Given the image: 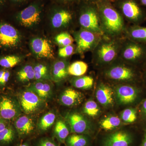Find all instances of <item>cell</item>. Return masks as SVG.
I'll return each instance as SVG.
<instances>
[{"instance_id": "cell-1", "label": "cell", "mask_w": 146, "mask_h": 146, "mask_svg": "<svg viewBox=\"0 0 146 146\" xmlns=\"http://www.w3.org/2000/svg\"><path fill=\"white\" fill-rule=\"evenodd\" d=\"M102 30L105 36L116 37L123 36L127 26L119 10L109 0H104L97 5Z\"/></svg>"}, {"instance_id": "cell-2", "label": "cell", "mask_w": 146, "mask_h": 146, "mask_svg": "<svg viewBox=\"0 0 146 146\" xmlns=\"http://www.w3.org/2000/svg\"><path fill=\"white\" fill-rule=\"evenodd\" d=\"M124 39V36L112 37L104 35L92 52L94 64L104 68L117 60Z\"/></svg>"}, {"instance_id": "cell-3", "label": "cell", "mask_w": 146, "mask_h": 146, "mask_svg": "<svg viewBox=\"0 0 146 146\" xmlns=\"http://www.w3.org/2000/svg\"><path fill=\"white\" fill-rule=\"evenodd\" d=\"M103 75L106 78L120 82H135L139 76L136 67L125 63L119 59L104 68Z\"/></svg>"}, {"instance_id": "cell-4", "label": "cell", "mask_w": 146, "mask_h": 146, "mask_svg": "<svg viewBox=\"0 0 146 146\" xmlns=\"http://www.w3.org/2000/svg\"><path fill=\"white\" fill-rule=\"evenodd\" d=\"M118 59L137 67L146 63V44L125 38L123 42Z\"/></svg>"}, {"instance_id": "cell-5", "label": "cell", "mask_w": 146, "mask_h": 146, "mask_svg": "<svg viewBox=\"0 0 146 146\" xmlns=\"http://www.w3.org/2000/svg\"><path fill=\"white\" fill-rule=\"evenodd\" d=\"M118 7L125 21L131 25H138L146 21V11L138 0H121Z\"/></svg>"}, {"instance_id": "cell-6", "label": "cell", "mask_w": 146, "mask_h": 146, "mask_svg": "<svg viewBox=\"0 0 146 146\" xmlns=\"http://www.w3.org/2000/svg\"><path fill=\"white\" fill-rule=\"evenodd\" d=\"M78 21L81 29L104 35L97 5L84 3L80 11Z\"/></svg>"}, {"instance_id": "cell-7", "label": "cell", "mask_w": 146, "mask_h": 146, "mask_svg": "<svg viewBox=\"0 0 146 146\" xmlns=\"http://www.w3.org/2000/svg\"><path fill=\"white\" fill-rule=\"evenodd\" d=\"M23 112L16 96L5 92L0 96V118L12 123Z\"/></svg>"}, {"instance_id": "cell-8", "label": "cell", "mask_w": 146, "mask_h": 146, "mask_svg": "<svg viewBox=\"0 0 146 146\" xmlns=\"http://www.w3.org/2000/svg\"><path fill=\"white\" fill-rule=\"evenodd\" d=\"M73 35L76 44L75 52L81 55L92 52L103 36L82 29L75 32Z\"/></svg>"}, {"instance_id": "cell-9", "label": "cell", "mask_w": 146, "mask_h": 146, "mask_svg": "<svg viewBox=\"0 0 146 146\" xmlns=\"http://www.w3.org/2000/svg\"><path fill=\"white\" fill-rule=\"evenodd\" d=\"M21 41V34L15 27L5 21H0V51L14 50Z\"/></svg>"}, {"instance_id": "cell-10", "label": "cell", "mask_w": 146, "mask_h": 146, "mask_svg": "<svg viewBox=\"0 0 146 146\" xmlns=\"http://www.w3.org/2000/svg\"><path fill=\"white\" fill-rule=\"evenodd\" d=\"M16 97L22 111L26 115L35 114L45 107L46 102L42 100L33 92L27 89L18 92Z\"/></svg>"}, {"instance_id": "cell-11", "label": "cell", "mask_w": 146, "mask_h": 146, "mask_svg": "<svg viewBox=\"0 0 146 146\" xmlns=\"http://www.w3.org/2000/svg\"><path fill=\"white\" fill-rule=\"evenodd\" d=\"M65 120L72 133L86 135L92 132L91 123L83 115L79 112H69L66 115Z\"/></svg>"}, {"instance_id": "cell-12", "label": "cell", "mask_w": 146, "mask_h": 146, "mask_svg": "<svg viewBox=\"0 0 146 146\" xmlns=\"http://www.w3.org/2000/svg\"><path fill=\"white\" fill-rule=\"evenodd\" d=\"M135 136L127 130H118L105 136L102 142V146H133Z\"/></svg>"}, {"instance_id": "cell-13", "label": "cell", "mask_w": 146, "mask_h": 146, "mask_svg": "<svg viewBox=\"0 0 146 146\" xmlns=\"http://www.w3.org/2000/svg\"><path fill=\"white\" fill-rule=\"evenodd\" d=\"M41 12L40 6L36 4H33L19 12L16 15V19L23 26L33 27L40 21Z\"/></svg>"}, {"instance_id": "cell-14", "label": "cell", "mask_w": 146, "mask_h": 146, "mask_svg": "<svg viewBox=\"0 0 146 146\" xmlns=\"http://www.w3.org/2000/svg\"><path fill=\"white\" fill-rule=\"evenodd\" d=\"M115 97L118 103L128 105L134 102L139 96V90L131 84H119L115 89Z\"/></svg>"}, {"instance_id": "cell-15", "label": "cell", "mask_w": 146, "mask_h": 146, "mask_svg": "<svg viewBox=\"0 0 146 146\" xmlns=\"http://www.w3.org/2000/svg\"><path fill=\"white\" fill-rule=\"evenodd\" d=\"M30 46L33 52L36 57L54 58L52 47L47 39L40 37L34 38L31 42Z\"/></svg>"}, {"instance_id": "cell-16", "label": "cell", "mask_w": 146, "mask_h": 146, "mask_svg": "<svg viewBox=\"0 0 146 146\" xmlns=\"http://www.w3.org/2000/svg\"><path fill=\"white\" fill-rule=\"evenodd\" d=\"M97 101L104 107H112L115 102V92L107 84L101 82L97 87L96 93Z\"/></svg>"}, {"instance_id": "cell-17", "label": "cell", "mask_w": 146, "mask_h": 146, "mask_svg": "<svg viewBox=\"0 0 146 146\" xmlns=\"http://www.w3.org/2000/svg\"><path fill=\"white\" fill-rule=\"evenodd\" d=\"M84 98V95L81 92L72 88H67L60 94L58 101L62 105L73 107L81 104Z\"/></svg>"}, {"instance_id": "cell-18", "label": "cell", "mask_w": 146, "mask_h": 146, "mask_svg": "<svg viewBox=\"0 0 146 146\" xmlns=\"http://www.w3.org/2000/svg\"><path fill=\"white\" fill-rule=\"evenodd\" d=\"M12 123L20 136L29 135L32 132L35 127L34 120L30 115H21Z\"/></svg>"}, {"instance_id": "cell-19", "label": "cell", "mask_w": 146, "mask_h": 146, "mask_svg": "<svg viewBox=\"0 0 146 146\" xmlns=\"http://www.w3.org/2000/svg\"><path fill=\"white\" fill-rule=\"evenodd\" d=\"M48 81H36L27 89L30 90L45 102L51 99L53 96V88Z\"/></svg>"}, {"instance_id": "cell-20", "label": "cell", "mask_w": 146, "mask_h": 146, "mask_svg": "<svg viewBox=\"0 0 146 146\" xmlns=\"http://www.w3.org/2000/svg\"><path fill=\"white\" fill-rule=\"evenodd\" d=\"M73 18V13L70 11L66 8H60L53 13L51 22L54 28H65L71 23Z\"/></svg>"}, {"instance_id": "cell-21", "label": "cell", "mask_w": 146, "mask_h": 146, "mask_svg": "<svg viewBox=\"0 0 146 146\" xmlns=\"http://www.w3.org/2000/svg\"><path fill=\"white\" fill-rule=\"evenodd\" d=\"M69 63L65 59L56 60L50 69L51 78L55 82L63 81L69 75L68 72Z\"/></svg>"}, {"instance_id": "cell-22", "label": "cell", "mask_w": 146, "mask_h": 146, "mask_svg": "<svg viewBox=\"0 0 146 146\" xmlns=\"http://www.w3.org/2000/svg\"><path fill=\"white\" fill-rule=\"evenodd\" d=\"M123 36L134 42L146 44V27L138 25L127 26Z\"/></svg>"}, {"instance_id": "cell-23", "label": "cell", "mask_w": 146, "mask_h": 146, "mask_svg": "<svg viewBox=\"0 0 146 146\" xmlns=\"http://www.w3.org/2000/svg\"><path fill=\"white\" fill-rule=\"evenodd\" d=\"M56 120V115L53 111H49L44 114L39 119L37 123L38 130L42 132L46 131L51 127Z\"/></svg>"}, {"instance_id": "cell-24", "label": "cell", "mask_w": 146, "mask_h": 146, "mask_svg": "<svg viewBox=\"0 0 146 146\" xmlns=\"http://www.w3.org/2000/svg\"><path fill=\"white\" fill-rule=\"evenodd\" d=\"M70 82L74 87L77 89L88 90L93 87L94 80L91 76H81L73 78L70 80Z\"/></svg>"}, {"instance_id": "cell-25", "label": "cell", "mask_w": 146, "mask_h": 146, "mask_svg": "<svg viewBox=\"0 0 146 146\" xmlns=\"http://www.w3.org/2000/svg\"><path fill=\"white\" fill-rule=\"evenodd\" d=\"M67 123L64 120L59 119L55 124L54 134L60 143H64L70 134V129Z\"/></svg>"}, {"instance_id": "cell-26", "label": "cell", "mask_w": 146, "mask_h": 146, "mask_svg": "<svg viewBox=\"0 0 146 146\" xmlns=\"http://www.w3.org/2000/svg\"><path fill=\"white\" fill-rule=\"evenodd\" d=\"M16 78L21 83H26L35 79L33 66L27 65L21 68L16 73Z\"/></svg>"}, {"instance_id": "cell-27", "label": "cell", "mask_w": 146, "mask_h": 146, "mask_svg": "<svg viewBox=\"0 0 146 146\" xmlns=\"http://www.w3.org/2000/svg\"><path fill=\"white\" fill-rule=\"evenodd\" d=\"M16 133L11 123L0 132V146H7L13 143L16 138Z\"/></svg>"}, {"instance_id": "cell-28", "label": "cell", "mask_w": 146, "mask_h": 146, "mask_svg": "<svg viewBox=\"0 0 146 146\" xmlns=\"http://www.w3.org/2000/svg\"><path fill=\"white\" fill-rule=\"evenodd\" d=\"M67 146H88L90 140L86 134L74 133L69 135L65 140Z\"/></svg>"}, {"instance_id": "cell-29", "label": "cell", "mask_w": 146, "mask_h": 146, "mask_svg": "<svg viewBox=\"0 0 146 146\" xmlns=\"http://www.w3.org/2000/svg\"><path fill=\"white\" fill-rule=\"evenodd\" d=\"M35 79L36 81H49L51 80L50 70L44 63H38L34 67Z\"/></svg>"}, {"instance_id": "cell-30", "label": "cell", "mask_w": 146, "mask_h": 146, "mask_svg": "<svg viewBox=\"0 0 146 146\" xmlns=\"http://www.w3.org/2000/svg\"><path fill=\"white\" fill-rule=\"evenodd\" d=\"M121 123V119L117 116L110 115L102 119L100 124L102 129L108 131L117 128Z\"/></svg>"}, {"instance_id": "cell-31", "label": "cell", "mask_w": 146, "mask_h": 146, "mask_svg": "<svg viewBox=\"0 0 146 146\" xmlns=\"http://www.w3.org/2000/svg\"><path fill=\"white\" fill-rule=\"evenodd\" d=\"M88 65L82 61H77L69 65L68 74L75 77L81 76L84 75L88 70Z\"/></svg>"}, {"instance_id": "cell-32", "label": "cell", "mask_w": 146, "mask_h": 146, "mask_svg": "<svg viewBox=\"0 0 146 146\" xmlns=\"http://www.w3.org/2000/svg\"><path fill=\"white\" fill-rule=\"evenodd\" d=\"M21 58L15 54H8L0 56V66L5 69H10L19 64Z\"/></svg>"}, {"instance_id": "cell-33", "label": "cell", "mask_w": 146, "mask_h": 146, "mask_svg": "<svg viewBox=\"0 0 146 146\" xmlns=\"http://www.w3.org/2000/svg\"><path fill=\"white\" fill-rule=\"evenodd\" d=\"M82 110L85 115L93 118L96 117L100 113L99 106L93 100H89L85 103Z\"/></svg>"}, {"instance_id": "cell-34", "label": "cell", "mask_w": 146, "mask_h": 146, "mask_svg": "<svg viewBox=\"0 0 146 146\" xmlns=\"http://www.w3.org/2000/svg\"><path fill=\"white\" fill-rule=\"evenodd\" d=\"M54 39L56 43L61 47L72 44L74 41V37L66 32L57 35L55 37Z\"/></svg>"}, {"instance_id": "cell-35", "label": "cell", "mask_w": 146, "mask_h": 146, "mask_svg": "<svg viewBox=\"0 0 146 146\" xmlns=\"http://www.w3.org/2000/svg\"><path fill=\"white\" fill-rule=\"evenodd\" d=\"M121 117L124 122L129 123H134L137 119V112L134 108H126L121 112Z\"/></svg>"}, {"instance_id": "cell-36", "label": "cell", "mask_w": 146, "mask_h": 146, "mask_svg": "<svg viewBox=\"0 0 146 146\" xmlns=\"http://www.w3.org/2000/svg\"><path fill=\"white\" fill-rule=\"evenodd\" d=\"M75 50L76 47L72 44L61 47L58 50V56L62 58H66L75 52Z\"/></svg>"}, {"instance_id": "cell-37", "label": "cell", "mask_w": 146, "mask_h": 146, "mask_svg": "<svg viewBox=\"0 0 146 146\" xmlns=\"http://www.w3.org/2000/svg\"><path fill=\"white\" fill-rule=\"evenodd\" d=\"M37 146H57L52 140L48 138H44L39 141Z\"/></svg>"}, {"instance_id": "cell-38", "label": "cell", "mask_w": 146, "mask_h": 146, "mask_svg": "<svg viewBox=\"0 0 146 146\" xmlns=\"http://www.w3.org/2000/svg\"><path fill=\"white\" fill-rule=\"evenodd\" d=\"M11 123L0 118V132L7 127Z\"/></svg>"}, {"instance_id": "cell-39", "label": "cell", "mask_w": 146, "mask_h": 146, "mask_svg": "<svg viewBox=\"0 0 146 146\" xmlns=\"http://www.w3.org/2000/svg\"><path fill=\"white\" fill-rule=\"evenodd\" d=\"M82 1L84 3L97 5L104 0H82Z\"/></svg>"}, {"instance_id": "cell-40", "label": "cell", "mask_w": 146, "mask_h": 146, "mask_svg": "<svg viewBox=\"0 0 146 146\" xmlns=\"http://www.w3.org/2000/svg\"><path fill=\"white\" fill-rule=\"evenodd\" d=\"M141 110L144 117L146 119V99L144 101L142 104Z\"/></svg>"}, {"instance_id": "cell-41", "label": "cell", "mask_w": 146, "mask_h": 146, "mask_svg": "<svg viewBox=\"0 0 146 146\" xmlns=\"http://www.w3.org/2000/svg\"><path fill=\"white\" fill-rule=\"evenodd\" d=\"M139 146H146V131L144 133L142 141Z\"/></svg>"}, {"instance_id": "cell-42", "label": "cell", "mask_w": 146, "mask_h": 146, "mask_svg": "<svg viewBox=\"0 0 146 146\" xmlns=\"http://www.w3.org/2000/svg\"><path fill=\"white\" fill-rule=\"evenodd\" d=\"M6 1L7 0H0V11L5 6Z\"/></svg>"}, {"instance_id": "cell-43", "label": "cell", "mask_w": 146, "mask_h": 146, "mask_svg": "<svg viewBox=\"0 0 146 146\" xmlns=\"http://www.w3.org/2000/svg\"><path fill=\"white\" fill-rule=\"evenodd\" d=\"M138 1L142 6L146 7V0H138Z\"/></svg>"}, {"instance_id": "cell-44", "label": "cell", "mask_w": 146, "mask_h": 146, "mask_svg": "<svg viewBox=\"0 0 146 146\" xmlns=\"http://www.w3.org/2000/svg\"><path fill=\"white\" fill-rule=\"evenodd\" d=\"M12 2L15 3H20L24 1L25 0H10Z\"/></svg>"}, {"instance_id": "cell-45", "label": "cell", "mask_w": 146, "mask_h": 146, "mask_svg": "<svg viewBox=\"0 0 146 146\" xmlns=\"http://www.w3.org/2000/svg\"><path fill=\"white\" fill-rule=\"evenodd\" d=\"M61 1H63L64 2L72 3L76 1H78V0H61Z\"/></svg>"}, {"instance_id": "cell-46", "label": "cell", "mask_w": 146, "mask_h": 146, "mask_svg": "<svg viewBox=\"0 0 146 146\" xmlns=\"http://www.w3.org/2000/svg\"><path fill=\"white\" fill-rule=\"evenodd\" d=\"M144 78H145V80L146 81V70L145 71V72L144 73Z\"/></svg>"}, {"instance_id": "cell-47", "label": "cell", "mask_w": 146, "mask_h": 146, "mask_svg": "<svg viewBox=\"0 0 146 146\" xmlns=\"http://www.w3.org/2000/svg\"><path fill=\"white\" fill-rule=\"evenodd\" d=\"M29 146L28 145H27V144H23V145H18V146Z\"/></svg>"}, {"instance_id": "cell-48", "label": "cell", "mask_w": 146, "mask_h": 146, "mask_svg": "<svg viewBox=\"0 0 146 146\" xmlns=\"http://www.w3.org/2000/svg\"><path fill=\"white\" fill-rule=\"evenodd\" d=\"M2 94L1 92V91H0V96H1V94Z\"/></svg>"}, {"instance_id": "cell-49", "label": "cell", "mask_w": 146, "mask_h": 146, "mask_svg": "<svg viewBox=\"0 0 146 146\" xmlns=\"http://www.w3.org/2000/svg\"><path fill=\"white\" fill-rule=\"evenodd\" d=\"M145 66L146 68V63L145 65Z\"/></svg>"}, {"instance_id": "cell-50", "label": "cell", "mask_w": 146, "mask_h": 146, "mask_svg": "<svg viewBox=\"0 0 146 146\" xmlns=\"http://www.w3.org/2000/svg\"><path fill=\"white\" fill-rule=\"evenodd\" d=\"M110 1H112V0H109Z\"/></svg>"}]
</instances>
